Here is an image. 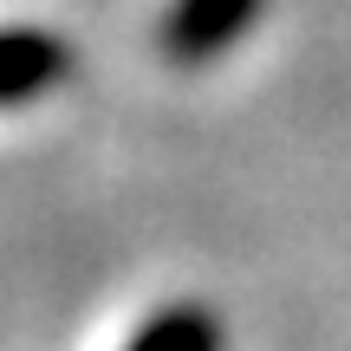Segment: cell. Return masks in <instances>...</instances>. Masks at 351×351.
Returning <instances> with one entry per match:
<instances>
[{
    "instance_id": "1",
    "label": "cell",
    "mask_w": 351,
    "mask_h": 351,
    "mask_svg": "<svg viewBox=\"0 0 351 351\" xmlns=\"http://www.w3.org/2000/svg\"><path fill=\"white\" fill-rule=\"evenodd\" d=\"M261 7L267 0H169L163 20H156V52L182 72H195V65L234 52Z\"/></svg>"
},
{
    "instance_id": "2",
    "label": "cell",
    "mask_w": 351,
    "mask_h": 351,
    "mask_svg": "<svg viewBox=\"0 0 351 351\" xmlns=\"http://www.w3.org/2000/svg\"><path fill=\"white\" fill-rule=\"evenodd\" d=\"M72 72V46L39 26H0V111L39 104L46 91L65 85Z\"/></svg>"
},
{
    "instance_id": "3",
    "label": "cell",
    "mask_w": 351,
    "mask_h": 351,
    "mask_svg": "<svg viewBox=\"0 0 351 351\" xmlns=\"http://www.w3.org/2000/svg\"><path fill=\"white\" fill-rule=\"evenodd\" d=\"M124 351H228L221 345V319L195 300H176V306H156L130 326Z\"/></svg>"
}]
</instances>
